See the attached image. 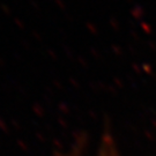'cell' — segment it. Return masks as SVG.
<instances>
[{"instance_id": "obj_1", "label": "cell", "mask_w": 156, "mask_h": 156, "mask_svg": "<svg viewBox=\"0 0 156 156\" xmlns=\"http://www.w3.org/2000/svg\"><path fill=\"white\" fill-rule=\"evenodd\" d=\"M60 156H81V155L78 154V153H73V154H65V155H60ZM91 156H122V155L117 151L115 142L110 138L106 136L102 141V144H101L100 148L97 149V151Z\"/></svg>"}]
</instances>
